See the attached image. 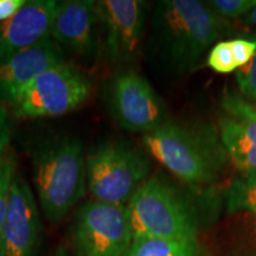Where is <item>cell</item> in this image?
Listing matches in <instances>:
<instances>
[{"label":"cell","instance_id":"obj_1","mask_svg":"<svg viewBox=\"0 0 256 256\" xmlns=\"http://www.w3.org/2000/svg\"><path fill=\"white\" fill-rule=\"evenodd\" d=\"M228 23L206 2L162 0L152 17L150 48L170 72H191L211 44L226 32Z\"/></svg>","mask_w":256,"mask_h":256},{"label":"cell","instance_id":"obj_2","mask_svg":"<svg viewBox=\"0 0 256 256\" xmlns=\"http://www.w3.org/2000/svg\"><path fill=\"white\" fill-rule=\"evenodd\" d=\"M142 142L160 164L188 184L215 180L228 156L218 130L202 122L166 121L144 134Z\"/></svg>","mask_w":256,"mask_h":256},{"label":"cell","instance_id":"obj_3","mask_svg":"<svg viewBox=\"0 0 256 256\" xmlns=\"http://www.w3.org/2000/svg\"><path fill=\"white\" fill-rule=\"evenodd\" d=\"M31 159L40 209L50 223H58L88 188L84 147L74 136H52L34 148Z\"/></svg>","mask_w":256,"mask_h":256},{"label":"cell","instance_id":"obj_4","mask_svg":"<svg viewBox=\"0 0 256 256\" xmlns=\"http://www.w3.org/2000/svg\"><path fill=\"white\" fill-rule=\"evenodd\" d=\"M133 238L196 240L197 220L177 188L158 177L147 179L127 204Z\"/></svg>","mask_w":256,"mask_h":256},{"label":"cell","instance_id":"obj_5","mask_svg":"<svg viewBox=\"0 0 256 256\" xmlns=\"http://www.w3.org/2000/svg\"><path fill=\"white\" fill-rule=\"evenodd\" d=\"M150 171L151 162L142 151L128 142L110 140L87 154L88 191L95 200L127 206Z\"/></svg>","mask_w":256,"mask_h":256},{"label":"cell","instance_id":"obj_6","mask_svg":"<svg viewBox=\"0 0 256 256\" xmlns=\"http://www.w3.org/2000/svg\"><path fill=\"white\" fill-rule=\"evenodd\" d=\"M90 80L72 63L48 69L19 92L12 108L19 118L60 116L78 110L87 101Z\"/></svg>","mask_w":256,"mask_h":256},{"label":"cell","instance_id":"obj_7","mask_svg":"<svg viewBox=\"0 0 256 256\" xmlns=\"http://www.w3.org/2000/svg\"><path fill=\"white\" fill-rule=\"evenodd\" d=\"M72 238L76 256H124L133 241L127 206L86 202L74 217Z\"/></svg>","mask_w":256,"mask_h":256},{"label":"cell","instance_id":"obj_8","mask_svg":"<svg viewBox=\"0 0 256 256\" xmlns=\"http://www.w3.org/2000/svg\"><path fill=\"white\" fill-rule=\"evenodd\" d=\"M110 116L121 128L150 133L166 122V108L146 78L132 70L115 75L106 89Z\"/></svg>","mask_w":256,"mask_h":256},{"label":"cell","instance_id":"obj_9","mask_svg":"<svg viewBox=\"0 0 256 256\" xmlns=\"http://www.w3.org/2000/svg\"><path fill=\"white\" fill-rule=\"evenodd\" d=\"M104 50L113 63L132 62L142 51L146 4L139 0L96 2Z\"/></svg>","mask_w":256,"mask_h":256},{"label":"cell","instance_id":"obj_10","mask_svg":"<svg viewBox=\"0 0 256 256\" xmlns=\"http://www.w3.org/2000/svg\"><path fill=\"white\" fill-rule=\"evenodd\" d=\"M40 242L42 220L34 192L20 176L16 174L0 236V256H38Z\"/></svg>","mask_w":256,"mask_h":256},{"label":"cell","instance_id":"obj_11","mask_svg":"<svg viewBox=\"0 0 256 256\" xmlns=\"http://www.w3.org/2000/svg\"><path fill=\"white\" fill-rule=\"evenodd\" d=\"M50 37L60 48H66L83 58H92L98 52L101 40L96 2H57Z\"/></svg>","mask_w":256,"mask_h":256},{"label":"cell","instance_id":"obj_12","mask_svg":"<svg viewBox=\"0 0 256 256\" xmlns=\"http://www.w3.org/2000/svg\"><path fill=\"white\" fill-rule=\"evenodd\" d=\"M64 62V50L51 37L26 49L0 56V104H12L28 83Z\"/></svg>","mask_w":256,"mask_h":256},{"label":"cell","instance_id":"obj_13","mask_svg":"<svg viewBox=\"0 0 256 256\" xmlns=\"http://www.w3.org/2000/svg\"><path fill=\"white\" fill-rule=\"evenodd\" d=\"M222 106L226 115L220 120V136L228 156L242 172L256 170V108L241 96L228 92Z\"/></svg>","mask_w":256,"mask_h":256},{"label":"cell","instance_id":"obj_14","mask_svg":"<svg viewBox=\"0 0 256 256\" xmlns=\"http://www.w3.org/2000/svg\"><path fill=\"white\" fill-rule=\"evenodd\" d=\"M56 0H26L8 20L0 23V56L20 51L50 37Z\"/></svg>","mask_w":256,"mask_h":256},{"label":"cell","instance_id":"obj_15","mask_svg":"<svg viewBox=\"0 0 256 256\" xmlns=\"http://www.w3.org/2000/svg\"><path fill=\"white\" fill-rule=\"evenodd\" d=\"M124 256H200L197 240L133 238Z\"/></svg>","mask_w":256,"mask_h":256},{"label":"cell","instance_id":"obj_16","mask_svg":"<svg viewBox=\"0 0 256 256\" xmlns=\"http://www.w3.org/2000/svg\"><path fill=\"white\" fill-rule=\"evenodd\" d=\"M229 209H246L256 214V170L234 182L228 191Z\"/></svg>","mask_w":256,"mask_h":256},{"label":"cell","instance_id":"obj_17","mask_svg":"<svg viewBox=\"0 0 256 256\" xmlns=\"http://www.w3.org/2000/svg\"><path fill=\"white\" fill-rule=\"evenodd\" d=\"M17 160L12 151H6L0 156V236L8 208L10 188L16 176Z\"/></svg>","mask_w":256,"mask_h":256},{"label":"cell","instance_id":"obj_18","mask_svg":"<svg viewBox=\"0 0 256 256\" xmlns=\"http://www.w3.org/2000/svg\"><path fill=\"white\" fill-rule=\"evenodd\" d=\"M208 66L218 74H229L238 69L230 42H220L211 49L208 57Z\"/></svg>","mask_w":256,"mask_h":256},{"label":"cell","instance_id":"obj_19","mask_svg":"<svg viewBox=\"0 0 256 256\" xmlns=\"http://www.w3.org/2000/svg\"><path fill=\"white\" fill-rule=\"evenodd\" d=\"M208 6L223 18H236L252 11L256 0H211Z\"/></svg>","mask_w":256,"mask_h":256},{"label":"cell","instance_id":"obj_20","mask_svg":"<svg viewBox=\"0 0 256 256\" xmlns=\"http://www.w3.org/2000/svg\"><path fill=\"white\" fill-rule=\"evenodd\" d=\"M236 81L243 94L256 98V52L247 64L238 69Z\"/></svg>","mask_w":256,"mask_h":256},{"label":"cell","instance_id":"obj_21","mask_svg":"<svg viewBox=\"0 0 256 256\" xmlns=\"http://www.w3.org/2000/svg\"><path fill=\"white\" fill-rule=\"evenodd\" d=\"M230 46L235 60L238 69L240 66L247 64L252 58L256 52V40H230Z\"/></svg>","mask_w":256,"mask_h":256},{"label":"cell","instance_id":"obj_22","mask_svg":"<svg viewBox=\"0 0 256 256\" xmlns=\"http://www.w3.org/2000/svg\"><path fill=\"white\" fill-rule=\"evenodd\" d=\"M11 139V121L5 106L0 104V156L8 151Z\"/></svg>","mask_w":256,"mask_h":256},{"label":"cell","instance_id":"obj_23","mask_svg":"<svg viewBox=\"0 0 256 256\" xmlns=\"http://www.w3.org/2000/svg\"><path fill=\"white\" fill-rule=\"evenodd\" d=\"M25 2L26 0H0V23L14 17Z\"/></svg>","mask_w":256,"mask_h":256},{"label":"cell","instance_id":"obj_24","mask_svg":"<svg viewBox=\"0 0 256 256\" xmlns=\"http://www.w3.org/2000/svg\"><path fill=\"white\" fill-rule=\"evenodd\" d=\"M244 22L249 25H252V26L256 28V8L252 10V11L249 12L247 17L244 18Z\"/></svg>","mask_w":256,"mask_h":256},{"label":"cell","instance_id":"obj_25","mask_svg":"<svg viewBox=\"0 0 256 256\" xmlns=\"http://www.w3.org/2000/svg\"><path fill=\"white\" fill-rule=\"evenodd\" d=\"M52 256H69V254L64 246H60V247L55 250V252H54Z\"/></svg>","mask_w":256,"mask_h":256}]
</instances>
